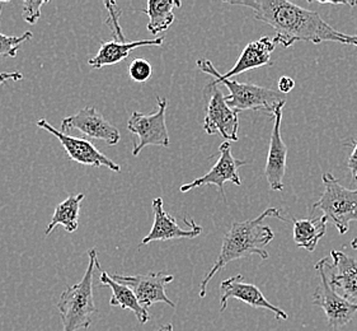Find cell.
I'll list each match as a JSON object with an SVG mask.
<instances>
[{
  "label": "cell",
  "mask_w": 357,
  "mask_h": 331,
  "mask_svg": "<svg viewBox=\"0 0 357 331\" xmlns=\"http://www.w3.org/2000/svg\"><path fill=\"white\" fill-rule=\"evenodd\" d=\"M231 6L252 9L257 21L264 22L275 29L273 41L290 47L298 41L321 43L324 41L343 43V34L323 21L321 15L299 7L286 0H245L227 1Z\"/></svg>",
  "instance_id": "6da1fadb"
},
{
  "label": "cell",
  "mask_w": 357,
  "mask_h": 331,
  "mask_svg": "<svg viewBox=\"0 0 357 331\" xmlns=\"http://www.w3.org/2000/svg\"><path fill=\"white\" fill-rule=\"evenodd\" d=\"M267 218H278L286 222L285 218L281 216V209L268 208L255 219L231 223L222 240V250L218 259L215 261L211 270L201 281V298L206 295L208 281H211L216 274L220 273L229 263L248 258L250 255H259L261 259L264 260L270 258L268 252L264 250V246L271 242L275 237V233L271 227L262 224Z\"/></svg>",
  "instance_id": "7a4b0ae2"
},
{
  "label": "cell",
  "mask_w": 357,
  "mask_h": 331,
  "mask_svg": "<svg viewBox=\"0 0 357 331\" xmlns=\"http://www.w3.org/2000/svg\"><path fill=\"white\" fill-rule=\"evenodd\" d=\"M89 263L82 281L65 288L57 302L60 312L63 331H78L89 329L97 307L93 300L94 270L98 267L97 251L92 249L88 251Z\"/></svg>",
  "instance_id": "3957f363"
},
{
  "label": "cell",
  "mask_w": 357,
  "mask_h": 331,
  "mask_svg": "<svg viewBox=\"0 0 357 331\" xmlns=\"http://www.w3.org/2000/svg\"><path fill=\"white\" fill-rule=\"evenodd\" d=\"M324 191L321 199L313 204L312 210H321L327 222L333 224L340 235H344L350 222H357V189L350 190L340 184L331 172L323 173Z\"/></svg>",
  "instance_id": "277c9868"
},
{
  "label": "cell",
  "mask_w": 357,
  "mask_h": 331,
  "mask_svg": "<svg viewBox=\"0 0 357 331\" xmlns=\"http://www.w3.org/2000/svg\"><path fill=\"white\" fill-rule=\"evenodd\" d=\"M222 84L227 87L230 94L225 96V101L229 108L236 112L242 111H262L266 114L275 115L280 108H284L286 103V94L271 88L256 86V84H244L236 80H222L216 86ZM214 86V84H213Z\"/></svg>",
  "instance_id": "5b68a950"
},
{
  "label": "cell",
  "mask_w": 357,
  "mask_h": 331,
  "mask_svg": "<svg viewBox=\"0 0 357 331\" xmlns=\"http://www.w3.org/2000/svg\"><path fill=\"white\" fill-rule=\"evenodd\" d=\"M328 265L329 256L315 264V270L319 274V286L313 295V303L324 311L331 328L340 329L352 321L357 314V303L343 298L333 289L327 273Z\"/></svg>",
  "instance_id": "8992f818"
},
{
  "label": "cell",
  "mask_w": 357,
  "mask_h": 331,
  "mask_svg": "<svg viewBox=\"0 0 357 331\" xmlns=\"http://www.w3.org/2000/svg\"><path fill=\"white\" fill-rule=\"evenodd\" d=\"M275 49L276 43L273 41V37L264 36L257 41H252L244 47L241 57L236 59V65L225 74L218 72L213 63L206 59H199L196 65L201 72L207 73L214 77L215 80L210 83L216 86L219 82L230 80L231 77L239 75L247 71L261 68L264 65H271V55Z\"/></svg>",
  "instance_id": "52a82bcc"
},
{
  "label": "cell",
  "mask_w": 357,
  "mask_h": 331,
  "mask_svg": "<svg viewBox=\"0 0 357 331\" xmlns=\"http://www.w3.org/2000/svg\"><path fill=\"white\" fill-rule=\"evenodd\" d=\"M205 94L208 96L206 102V114L204 120V130L208 135L219 134L225 142H238L239 119L238 112L229 108L219 86L208 83L205 87Z\"/></svg>",
  "instance_id": "ba28073f"
},
{
  "label": "cell",
  "mask_w": 357,
  "mask_h": 331,
  "mask_svg": "<svg viewBox=\"0 0 357 331\" xmlns=\"http://www.w3.org/2000/svg\"><path fill=\"white\" fill-rule=\"evenodd\" d=\"M158 111L151 115H144L139 111L132 112L128 122V130L139 138V143L135 145L132 154L139 156L148 145H169V134L165 124V112L168 101L167 98L158 97Z\"/></svg>",
  "instance_id": "9c48e42d"
},
{
  "label": "cell",
  "mask_w": 357,
  "mask_h": 331,
  "mask_svg": "<svg viewBox=\"0 0 357 331\" xmlns=\"http://www.w3.org/2000/svg\"><path fill=\"white\" fill-rule=\"evenodd\" d=\"M219 153H220V157L216 161V163L213 166V168L206 175L193 180L192 182L182 185L179 189L181 193H188L196 187L214 185L220 190V194L224 198V200H227L224 185L227 182H231L236 186L242 185V180H241V176H239V168L242 166L247 165V161H241V159L233 157L231 145L229 142H224L220 145Z\"/></svg>",
  "instance_id": "30bf717a"
},
{
  "label": "cell",
  "mask_w": 357,
  "mask_h": 331,
  "mask_svg": "<svg viewBox=\"0 0 357 331\" xmlns=\"http://www.w3.org/2000/svg\"><path fill=\"white\" fill-rule=\"evenodd\" d=\"M114 281L126 284L132 289L136 298L139 300L144 309H148L154 303H165L169 307H176L173 301L168 298L165 293V287L171 281H174V277L169 274L158 272V273L139 274V275H111Z\"/></svg>",
  "instance_id": "8fae6325"
},
{
  "label": "cell",
  "mask_w": 357,
  "mask_h": 331,
  "mask_svg": "<svg viewBox=\"0 0 357 331\" xmlns=\"http://www.w3.org/2000/svg\"><path fill=\"white\" fill-rule=\"evenodd\" d=\"M37 126L49 131L54 137H56L60 143L63 145L69 159L73 162H77L80 165L92 166V167H107L114 172H120L121 167L114 162L112 159H108L103 153H100L96 145L86 139L82 138H75L63 133L61 130H57L51 126L50 123H47L45 119H41L37 122Z\"/></svg>",
  "instance_id": "7c38bea8"
},
{
  "label": "cell",
  "mask_w": 357,
  "mask_h": 331,
  "mask_svg": "<svg viewBox=\"0 0 357 331\" xmlns=\"http://www.w3.org/2000/svg\"><path fill=\"white\" fill-rule=\"evenodd\" d=\"M230 298H236L238 301L248 304L253 309H264L275 314V317L279 320H287L289 316L285 311L281 310L278 306H273L264 297L261 289L255 284L244 281L243 275H234L222 281L220 284V312L227 309V303Z\"/></svg>",
  "instance_id": "4fadbf2b"
},
{
  "label": "cell",
  "mask_w": 357,
  "mask_h": 331,
  "mask_svg": "<svg viewBox=\"0 0 357 331\" xmlns=\"http://www.w3.org/2000/svg\"><path fill=\"white\" fill-rule=\"evenodd\" d=\"M79 130L88 138L100 139L108 145H119L121 135L119 129L107 122L94 108L80 110L75 115L65 117L61 122V131Z\"/></svg>",
  "instance_id": "5bb4252c"
},
{
  "label": "cell",
  "mask_w": 357,
  "mask_h": 331,
  "mask_svg": "<svg viewBox=\"0 0 357 331\" xmlns=\"http://www.w3.org/2000/svg\"><path fill=\"white\" fill-rule=\"evenodd\" d=\"M153 212H154V223L151 232L143 238L140 245H148L154 241H168L177 238H195L202 233V227L196 223L193 219L183 218L185 223L190 226L188 230L181 228L176 219L169 216L163 207V199L155 198L153 200Z\"/></svg>",
  "instance_id": "9a60e30c"
},
{
  "label": "cell",
  "mask_w": 357,
  "mask_h": 331,
  "mask_svg": "<svg viewBox=\"0 0 357 331\" xmlns=\"http://www.w3.org/2000/svg\"><path fill=\"white\" fill-rule=\"evenodd\" d=\"M282 108H280L273 115V128H272L270 149L267 156V162L264 167V173L272 191L284 190V176L287 163V147L281 135V120Z\"/></svg>",
  "instance_id": "2e32d148"
},
{
  "label": "cell",
  "mask_w": 357,
  "mask_h": 331,
  "mask_svg": "<svg viewBox=\"0 0 357 331\" xmlns=\"http://www.w3.org/2000/svg\"><path fill=\"white\" fill-rule=\"evenodd\" d=\"M332 265L329 281L333 289L351 302L357 301V261L342 251L331 252Z\"/></svg>",
  "instance_id": "e0dca14e"
},
{
  "label": "cell",
  "mask_w": 357,
  "mask_h": 331,
  "mask_svg": "<svg viewBox=\"0 0 357 331\" xmlns=\"http://www.w3.org/2000/svg\"><path fill=\"white\" fill-rule=\"evenodd\" d=\"M165 43V37H157L153 40H140V41H105L100 45V51L94 58L89 59V65L94 69H100L107 65H114L122 60L129 58L131 51L144 46H160Z\"/></svg>",
  "instance_id": "ac0fdd59"
},
{
  "label": "cell",
  "mask_w": 357,
  "mask_h": 331,
  "mask_svg": "<svg viewBox=\"0 0 357 331\" xmlns=\"http://www.w3.org/2000/svg\"><path fill=\"white\" fill-rule=\"evenodd\" d=\"M97 269L100 270V283L102 284L100 287H108L112 290V297L109 300V304L112 307H121L123 310H130L134 312L137 321L140 324H146L151 321V315L146 309H144L143 306L139 302V300L136 298L135 293L132 292V289L128 287L126 284H122L119 281H114L111 278V275H108L105 270H102L98 264Z\"/></svg>",
  "instance_id": "d6986e66"
},
{
  "label": "cell",
  "mask_w": 357,
  "mask_h": 331,
  "mask_svg": "<svg viewBox=\"0 0 357 331\" xmlns=\"http://www.w3.org/2000/svg\"><path fill=\"white\" fill-rule=\"evenodd\" d=\"M327 226L328 222L326 216H323L310 219H295L293 230L295 244L305 249L307 251H314L318 242L324 237L327 232Z\"/></svg>",
  "instance_id": "ffe728a7"
},
{
  "label": "cell",
  "mask_w": 357,
  "mask_h": 331,
  "mask_svg": "<svg viewBox=\"0 0 357 331\" xmlns=\"http://www.w3.org/2000/svg\"><path fill=\"white\" fill-rule=\"evenodd\" d=\"M181 7L182 3L179 0H149L146 9L142 10L149 17L148 31L153 35L167 31L176 20L173 9Z\"/></svg>",
  "instance_id": "44dd1931"
},
{
  "label": "cell",
  "mask_w": 357,
  "mask_h": 331,
  "mask_svg": "<svg viewBox=\"0 0 357 331\" xmlns=\"http://www.w3.org/2000/svg\"><path fill=\"white\" fill-rule=\"evenodd\" d=\"M86 195H72L66 198L64 202L60 203L55 208L54 216L51 219L50 224L47 226L45 235L49 236L52 230L56 228L57 226H63L66 232L73 233L75 232L79 226V213L82 202L84 200Z\"/></svg>",
  "instance_id": "7402d4cb"
},
{
  "label": "cell",
  "mask_w": 357,
  "mask_h": 331,
  "mask_svg": "<svg viewBox=\"0 0 357 331\" xmlns=\"http://www.w3.org/2000/svg\"><path fill=\"white\" fill-rule=\"evenodd\" d=\"M3 10V3H0V15ZM33 37L31 31L24 32L21 36H7L0 34V57L1 58H15L22 43H27Z\"/></svg>",
  "instance_id": "603a6c76"
},
{
  "label": "cell",
  "mask_w": 357,
  "mask_h": 331,
  "mask_svg": "<svg viewBox=\"0 0 357 331\" xmlns=\"http://www.w3.org/2000/svg\"><path fill=\"white\" fill-rule=\"evenodd\" d=\"M153 74V66L151 63L143 58H136L130 63L129 75L136 83H145Z\"/></svg>",
  "instance_id": "cb8c5ba5"
},
{
  "label": "cell",
  "mask_w": 357,
  "mask_h": 331,
  "mask_svg": "<svg viewBox=\"0 0 357 331\" xmlns=\"http://www.w3.org/2000/svg\"><path fill=\"white\" fill-rule=\"evenodd\" d=\"M45 4H47L46 0H43V1H23V13H22L23 20L29 24H35L41 17V8Z\"/></svg>",
  "instance_id": "d4e9b609"
},
{
  "label": "cell",
  "mask_w": 357,
  "mask_h": 331,
  "mask_svg": "<svg viewBox=\"0 0 357 331\" xmlns=\"http://www.w3.org/2000/svg\"><path fill=\"white\" fill-rule=\"evenodd\" d=\"M278 86H279V92L287 94L293 91L294 87H295V80L290 78V77H287V75H282L279 80Z\"/></svg>",
  "instance_id": "484cf974"
},
{
  "label": "cell",
  "mask_w": 357,
  "mask_h": 331,
  "mask_svg": "<svg viewBox=\"0 0 357 331\" xmlns=\"http://www.w3.org/2000/svg\"><path fill=\"white\" fill-rule=\"evenodd\" d=\"M23 80V74H22L21 72H18V71L0 73V87L3 86L6 82H9V80H15V82H18V80Z\"/></svg>",
  "instance_id": "4316f807"
},
{
  "label": "cell",
  "mask_w": 357,
  "mask_h": 331,
  "mask_svg": "<svg viewBox=\"0 0 357 331\" xmlns=\"http://www.w3.org/2000/svg\"><path fill=\"white\" fill-rule=\"evenodd\" d=\"M349 168L352 173V179L354 181H357V143L354 147L350 159H349Z\"/></svg>",
  "instance_id": "83f0119b"
},
{
  "label": "cell",
  "mask_w": 357,
  "mask_h": 331,
  "mask_svg": "<svg viewBox=\"0 0 357 331\" xmlns=\"http://www.w3.org/2000/svg\"><path fill=\"white\" fill-rule=\"evenodd\" d=\"M317 3L318 4H328V6H350V7H356L357 6V0L356 1H332V0H327V1H324V0H317Z\"/></svg>",
  "instance_id": "f1b7e54d"
},
{
  "label": "cell",
  "mask_w": 357,
  "mask_h": 331,
  "mask_svg": "<svg viewBox=\"0 0 357 331\" xmlns=\"http://www.w3.org/2000/svg\"><path fill=\"white\" fill-rule=\"evenodd\" d=\"M343 43L352 45V46H356L357 47V35H346V34H343Z\"/></svg>",
  "instance_id": "f546056e"
},
{
  "label": "cell",
  "mask_w": 357,
  "mask_h": 331,
  "mask_svg": "<svg viewBox=\"0 0 357 331\" xmlns=\"http://www.w3.org/2000/svg\"><path fill=\"white\" fill-rule=\"evenodd\" d=\"M158 331H173V325L167 324L165 326H162Z\"/></svg>",
  "instance_id": "4dcf8cb0"
},
{
  "label": "cell",
  "mask_w": 357,
  "mask_h": 331,
  "mask_svg": "<svg viewBox=\"0 0 357 331\" xmlns=\"http://www.w3.org/2000/svg\"><path fill=\"white\" fill-rule=\"evenodd\" d=\"M351 247H352V249H354V250H357V236L356 237L354 238V240H352V241H351Z\"/></svg>",
  "instance_id": "1f68e13d"
}]
</instances>
